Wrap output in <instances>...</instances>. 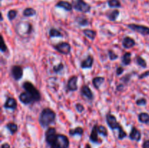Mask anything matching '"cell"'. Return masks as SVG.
<instances>
[{
  "mask_svg": "<svg viewBox=\"0 0 149 148\" xmlns=\"http://www.w3.org/2000/svg\"><path fill=\"white\" fill-rule=\"evenodd\" d=\"M56 114L55 111L49 107H46L43 109L40 113L39 117V122L40 125L45 128V127L49 126L51 124H52L56 119Z\"/></svg>",
  "mask_w": 149,
  "mask_h": 148,
  "instance_id": "cell-1",
  "label": "cell"
},
{
  "mask_svg": "<svg viewBox=\"0 0 149 148\" xmlns=\"http://www.w3.org/2000/svg\"><path fill=\"white\" fill-rule=\"evenodd\" d=\"M106 122H107V124L111 129L119 130V139H123L124 138L127 136V133L125 132L123 128L121 127V126L119 124L116 120V118L114 115L111 114V113H108L106 115Z\"/></svg>",
  "mask_w": 149,
  "mask_h": 148,
  "instance_id": "cell-2",
  "label": "cell"
},
{
  "mask_svg": "<svg viewBox=\"0 0 149 148\" xmlns=\"http://www.w3.org/2000/svg\"><path fill=\"white\" fill-rule=\"evenodd\" d=\"M23 88L32 97L34 102H39L41 99V95H40L39 92L34 87L32 83L29 82V81H26L23 84Z\"/></svg>",
  "mask_w": 149,
  "mask_h": 148,
  "instance_id": "cell-3",
  "label": "cell"
},
{
  "mask_svg": "<svg viewBox=\"0 0 149 148\" xmlns=\"http://www.w3.org/2000/svg\"><path fill=\"white\" fill-rule=\"evenodd\" d=\"M68 138L63 134H58L56 141L50 146V148H68Z\"/></svg>",
  "mask_w": 149,
  "mask_h": 148,
  "instance_id": "cell-4",
  "label": "cell"
},
{
  "mask_svg": "<svg viewBox=\"0 0 149 148\" xmlns=\"http://www.w3.org/2000/svg\"><path fill=\"white\" fill-rule=\"evenodd\" d=\"M73 7L77 11L82 12H89L90 11L91 7L89 4L86 3L84 0H76L74 2Z\"/></svg>",
  "mask_w": 149,
  "mask_h": 148,
  "instance_id": "cell-5",
  "label": "cell"
},
{
  "mask_svg": "<svg viewBox=\"0 0 149 148\" xmlns=\"http://www.w3.org/2000/svg\"><path fill=\"white\" fill-rule=\"evenodd\" d=\"M57 135L56 130L55 128L50 127L47 130L46 132H45V140L49 146H51L55 142Z\"/></svg>",
  "mask_w": 149,
  "mask_h": 148,
  "instance_id": "cell-6",
  "label": "cell"
},
{
  "mask_svg": "<svg viewBox=\"0 0 149 148\" xmlns=\"http://www.w3.org/2000/svg\"><path fill=\"white\" fill-rule=\"evenodd\" d=\"M127 27L132 31L135 32L139 33L142 35H149V27L145 26H141V25L137 24H129L127 25Z\"/></svg>",
  "mask_w": 149,
  "mask_h": 148,
  "instance_id": "cell-7",
  "label": "cell"
},
{
  "mask_svg": "<svg viewBox=\"0 0 149 148\" xmlns=\"http://www.w3.org/2000/svg\"><path fill=\"white\" fill-rule=\"evenodd\" d=\"M54 48L60 53L63 55H68L71 52V45L67 42H61L56 44Z\"/></svg>",
  "mask_w": 149,
  "mask_h": 148,
  "instance_id": "cell-8",
  "label": "cell"
},
{
  "mask_svg": "<svg viewBox=\"0 0 149 148\" xmlns=\"http://www.w3.org/2000/svg\"><path fill=\"white\" fill-rule=\"evenodd\" d=\"M11 74L16 81H19L23 77V68L19 66H12L11 68Z\"/></svg>",
  "mask_w": 149,
  "mask_h": 148,
  "instance_id": "cell-9",
  "label": "cell"
},
{
  "mask_svg": "<svg viewBox=\"0 0 149 148\" xmlns=\"http://www.w3.org/2000/svg\"><path fill=\"white\" fill-rule=\"evenodd\" d=\"M19 99H20V101L22 103H23V104L25 105L31 104V103L34 102L32 97H31L27 92H23V93L20 94V96H19Z\"/></svg>",
  "mask_w": 149,
  "mask_h": 148,
  "instance_id": "cell-10",
  "label": "cell"
},
{
  "mask_svg": "<svg viewBox=\"0 0 149 148\" xmlns=\"http://www.w3.org/2000/svg\"><path fill=\"white\" fill-rule=\"evenodd\" d=\"M77 81H78V77L76 76H73L69 78L67 84L68 89L70 91H76L77 90L78 87H77Z\"/></svg>",
  "mask_w": 149,
  "mask_h": 148,
  "instance_id": "cell-11",
  "label": "cell"
},
{
  "mask_svg": "<svg viewBox=\"0 0 149 148\" xmlns=\"http://www.w3.org/2000/svg\"><path fill=\"white\" fill-rule=\"evenodd\" d=\"M129 137L131 140H135L139 142L141 139V133L139 130L137 129V128H135V126H133L131 129L130 133H129Z\"/></svg>",
  "mask_w": 149,
  "mask_h": 148,
  "instance_id": "cell-12",
  "label": "cell"
},
{
  "mask_svg": "<svg viewBox=\"0 0 149 148\" xmlns=\"http://www.w3.org/2000/svg\"><path fill=\"white\" fill-rule=\"evenodd\" d=\"M81 94H82V96L86 97L88 99L91 100V99H93V94L87 85L82 86V88H81Z\"/></svg>",
  "mask_w": 149,
  "mask_h": 148,
  "instance_id": "cell-13",
  "label": "cell"
},
{
  "mask_svg": "<svg viewBox=\"0 0 149 148\" xmlns=\"http://www.w3.org/2000/svg\"><path fill=\"white\" fill-rule=\"evenodd\" d=\"M89 139L93 143H99V142H100V140L98 139V131L97 125L94 126L93 128H92V132H91L90 136H89Z\"/></svg>",
  "mask_w": 149,
  "mask_h": 148,
  "instance_id": "cell-14",
  "label": "cell"
},
{
  "mask_svg": "<svg viewBox=\"0 0 149 148\" xmlns=\"http://www.w3.org/2000/svg\"><path fill=\"white\" fill-rule=\"evenodd\" d=\"M4 107L6 109H12L15 110L17 107V102L13 97H8L4 105Z\"/></svg>",
  "mask_w": 149,
  "mask_h": 148,
  "instance_id": "cell-15",
  "label": "cell"
},
{
  "mask_svg": "<svg viewBox=\"0 0 149 148\" xmlns=\"http://www.w3.org/2000/svg\"><path fill=\"white\" fill-rule=\"evenodd\" d=\"M135 45V40L129 36H127L124 38L122 40V46L125 48V49H130V48L133 47Z\"/></svg>",
  "mask_w": 149,
  "mask_h": 148,
  "instance_id": "cell-16",
  "label": "cell"
},
{
  "mask_svg": "<svg viewBox=\"0 0 149 148\" xmlns=\"http://www.w3.org/2000/svg\"><path fill=\"white\" fill-rule=\"evenodd\" d=\"M94 59L91 55H89L85 60L82 62L81 63V68H91L93 65Z\"/></svg>",
  "mask_w": 149,
  "mask_h": 148,
  "instance_id": "cell-17",
  "label": "cell"
},
{
  "mask_svg": "<svg viewBox=\"0 0 149 148\" xmlns=\"http://www.w3.org/2000/svg\"><path fill=\"white\" fill-rule=\"evenodd\" d=\"M56 7H57L63 8L66 11H71L73 8L72 5L70 4L69 2H66V1H60V2H59L58 3L56 4Z\"/></svg>",
  "mask_w": 149,
  "mask_h": 148,
  "instance_id": "cell-18",
  "label": "cell"
},
{
  "mask_svg": "<svg viewBox=\"0 0 149 148\" xmlns=\"http://www.w3.org/2000/svg\"><path fill=\"white\" fill-rule=\"evenodd\" d=\"M104 81L105 78H103V77H95V78L92 79V84H93L94 87L95 89H99L100 86L103 84V83L104 82Z\"/></svg>",
  "mask_w": 149,
  "mask_h": 148,
  "instance_id": "cell-19",
  "label": "cell"
},
{
  "mask_svg": "<svg viewBox=\"0 0 149 148\" xmlns=\"http://www.w3.org/2000/svg\"><path fill=\"white\" fill-rule=\"evenodd\" d=\"M69 134L71 136H75V135H79V136H82L84 133V129L82 127H77L74 129H70L69 130Z\"/></svg>",
  "mask_w": 149,
  "mask_h": 148,
  "instance_id": "cell-20",
  "label": "cell"
},
{
  "mask_svg": "<svg viewBox=\"0 0 149 148\" xmlns=\"http://www.w3.org/2000/svg\"><path fill=\"white\" fill-rule=\"evenodd\" d=\"M83 33L87 38L90 39L91 40H94L96 37V31L91 29H85L83 31Z\"/></svg>",
  "mask_w": 149,
  "mask_h": 148,
  "instance_id": "cell-21",
  "label": "cell"
},
{
  "mask_svg": "<svg viewBox=\"0 0 149 148\" xmlns=\"http://www.w3.org/2000/svg\"><path fill=\"white\" fill-rule=\"evenodd\" d=\"M131 56H132V54L130 52H126L125 55L122 56L121 58V60H122V63H123L125 66H128L131 63Z\"/></svg>",
  "mask_w": 149,
  "mask_h": 148,
  "instance_id": "cell-22",
  "label": "cell"
},
{
  "mask_svg": "<svg viewBox=\"0 0 149 148\" xmlns=\"http://www.w3.org/2000/svg\"><path fill=\"white\" fill-rule=\"evenodd\" d=\"M119 16V11L118 9H114V10L111 11V12L108 14V18L111 21H115L118 16Z\"/></svg>",
  "mask_w": 149,
  "mask_h": 148,
  "instance_id": "cell-23",
  "label": "cell"
},
{
  "mask_svg": "<svg viewBox=\"0 0 149 148\" xmlns=\"http://www.w3.org/2000/svg\"><path fill=\"white\" fill-rule=\"evenodd\" d=\"M138 120L143 124H148L149 115L146 113H141L138 115Z\"/></svg>",
  "mask_w": 149,
  "mask_h": 148,
  "instance_id": "cell-24",
  "label": "cell"
},
{
  "mask_svg": "<svg viewBox=\"0 0 149 148\" xmlns=\"http://www.w3.org/2000/svg\"><path fill=\"white\" fill-rule=\"evenodd\" d=\"M7 128L11 134H14L18 131V126L15 123H9L6 125Z\"/></svg>",
  "mask_w": 149,
  "mask_h": 148,
  "instance_id": "cell-25",
  "label": "cell"
},
{
  "mask_svg": "<svg viewBox=\"0 0 149 148\" xmlns=\"http://www.w3.org/2000/svg\"><path fill=\"white\" fill-rule=\"evenodd\" d=\"M23 15L25 17H32L36 15V10L33 8H26L23 10Z\"/></svg>",
  "mask_w": 149,
  "mask_h": 148,
  "instance_id": "cell-26",
  "label": "cell"
},
{
  "mask_svg": "<svg viewBox=\"0 0 149 148\" xmlns=\"http://www.w3.org/2000/svg\"><path fill=\"white\" fill-rule=\"evenodd\" d=\"M49 35L50 37H62L63 35L61 34V33L57 30L56 28H51L49 30Z\"/></svg>",
  "mask_w": 149,
  "mask_h": 148,
  "instance_id": "cell-27",
  "label": "cell"
},
{
  "mask_svg": "<svg viewBox=\"0 0 149 148\" xmlns=\"http://www.w3.org/2000/svg\"><path fill=\"white\" fill-rule=\"evenodd\" d=\"M136 62H137L138 66H141L143 68H146L147 67V64H146V60H145L141 56H137V57H136Z\"/></svg>",
  "mask_w": 149,
  "mask_h": 148,
  "instance_id": "cell-28",
  "label": "cell"
},
{
  "mask_svg": "<svg viewBox=\"0 0 149 148\" xmlns=\"http://www.w3.org/2000/svg\"><path fill=\"white\" fill-rule=\"evenodd\" d=\"M98 134H101L102 136L105 137L108 136L107 128L105 126H98Z\"/></svg>",
  "mask_w": 149,
  "mask_h": 148,
  "instance_id": "cell-29",
  "label": "cell"
},
{
  "mask_svg": "<svg viewBox=\"0 0 149 148\" xmlns=\"http://www.w3.org/2000/svg\"><path fill=\"white\" fill-rule=\"evenodd\" d=\"M108 5L110 7H120L121 3L119 0H109L108 2Z\"/></svg>",
  "mask_w": 149,
  "mask_h": 148,
  "instance_id": "cell-30",
  "label": "cell"
},
{
  "mask_svg": "<svg viewBox=\"0 0 149 148\" xmlns=\"http://www.w3.org/2000/svg\"><path fill=\"white\" fill-rule=\"evenodd\" d=\"M17 14H18L17 11L15 10V9H11V10H9V12H8V14H7L8 19H9V20H14V19L16 18V16H17Z\"/></svg>",
  "mask_w": 149,
  "mask_h": 148,
  "instance_id": "cell-31",
  "label": "cell"
},
{
  "mask_svg": "<svg viewBox=\"0 0 149 148\" xmlns=\"http://www.w3.org/2000/svg\"><path fill=\"white\" fill-rule=\"evenodd\" d=\"M77 22L79 24V26H85L88 24L87 19L85 18H80L79 19H78Z\"/></svg>",
  "mask_w": 149,
  "mask_h": 148,
  "instance_id": "cell-32",
  "label": "cell"
},
{
  "mask_svg": "<svg viewBox=\"0 0 149 148\" xmlns=\"http://www.w3.org/2000/svg\"><path fill=\"white\" fill-rule=\"evenodd\" d=\"M108 57H109V59L111 60H114L118 58V55H117L113 50L108 51Z\"/></svg>",
  "mask_w": 149,
  "mask_h": 148,
  "instance_id": "cell-33",
  "label": "cell"
},
{
  "mask_svg": "<svg viewBox=\"0 0 149 148\" xmlns=\"http://www.w3.org/2000/svg\"><path fill=\"white\" fill-rule=\"evenodd\" d=\"M63 65L62 64V63H60L59 65H58V66H55L53 67V70L54 72H56V73H58V72H60V70H63Z\"/></svg>",
  "mask_w": 149,
  "mask_h": 148,
  "instance_id": "cell-34",
  "label": "cell"
},
{
  "mask_svg": "<svg viewBox=\"0 0 149 148\" xmlns=\"http://www.w3.org/2000/svg\"><path fill=\"white\" fill-rule=\"evenodd\" d=\"M146 102H147V101H146V99H144V98H141V99H139L136 101V104H137V105H140V106L146 105Z\"/></svg>",
  "mask_w": 149,
  "mask_h": 148,
  "instance_id": "cell-35",
  "label": "cell"
},
{
  "mask_svg": "<svg viewBox=\"0 0 149 148\" xmlns=\"http://www.w3.org/2000/svg\"><path fill=\"white\" fill-rule=\"evenodd\" d=\"M76 109H77V110L79 113H82V112L85 110V107H84L82 104L77 103V104L76 105Z\"/></svg>",
  "mask_w": 149,
  "mask_h": 148,
  "instance_id": "cell-36",
  "label": "cell"
},
{
  "mask_svg": "<svg viewBox=\"0 0 149 148\" xmlns=\"http://www.w3.org/2000/svg\"><path fill=\"white\" fill-rule=\"evenodd\" d=\"M147 76H149V70H147L146 72H144V73H143L142 74H140V76H139V78L142 79V78H144Z\"/></svg>",
  "mask_w": 149,
  "mask_h": 148,
  "instance_id": "cell-37",
  "label": "cell"
},
{
  "mask_svg": "<svg viewBox=\"0 0 149 148\" xmlns=\"http://www.w3.org/2000/svg\"><path fill=\"white\" fill-rule=\"evenodd\" d=\"M7 49V46L5 43V41H4L3 38H2V47H1V51H2V52H6Z\"/></svg>",
  "mask_w": 149,
  "mask_h": 148,
  "instance_id": "cell-38",
  "label": "cell"
},
{
  "mask_svg": "<svg viewBox=\"0 0 149 148\" xmlns=\"http://www.w3.org/2000/svg\"><path fill=\"white\" fill-rule=\"evenodd\" d=\"M124 72V68L122 67H119L118 68L116 69V75L117 76H120L122 74V73Z\"/></svg>",
  "mask_w": 149,
  "mask_h": 148,
  "instance_id": "cell-39",
  "label": "cell"
},
{
  "mask_svg": "<svg viewBox=\"0 0 149 148\" xmlns=\"http://www.w3.org/2000/svg\"><path fill=\"white\" fill-rule=\"evenodd\" d=\"M143 148H149V140H146L143 142Z\"/></svg>",
  "mask_w": 149,
  "mask_h": 148,
  "instance_id": "cell-40",
  "label": "cell"
},
{
  "mask_svg": "<svg viewBox=\"0 0 149 148\" xmlns=\"http://www.w3.org/2000/svg\"><path fill=\"white\" fill-rule=\"evenodd\" d=\"M1 148H10V145L8 143H4L1 147Z\"/></svg>",
  "mask_w": 149,
  "mask_h": 148,
  "instance_id": "cell-41",
  "label": "cell"
},
{
  "mask_svg": "<svg viewBox=\"0 0 149 148\" xmlns=\"http://www.w3.org/2000/svg\"><path fill=\"white\" fill-rule=\"evenodd\" d=\"M85 148H91V147H90V145H89V144H87L86 146H85Z\"/></svg>",
  "mask_w": 149,
  "mask_h": 148,
  "instance_id": "cell-42",
  "label": "cell"
},
{
  "mask_svg": "<svg viewBox=\"0 0 149 148\" xmlns=\"http://www.w3.org/2000/svg\"><path fill=\"white\" fill-rule=\"evenodd\" d=\"M148 124H149V122H148Z\"/></svg>",
  "mask_w": 149,
  "mask_h": 148,
  "instance_id": "cell-43",
  "label": "cell"
}]
</instances>
